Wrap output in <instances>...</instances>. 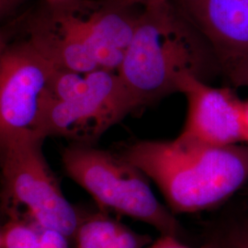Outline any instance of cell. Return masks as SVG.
<instances>
[{"label": "cell", "mask_w": 248, "mask_h": 248, "mask_svg": "<svg viewBox=\"0 0 248 248\" xmlns=\"http://www.w3.org/2000/svg\"><path fill=\"white\" fill-rule=\"evenodd\" d=\"M120 155L155 182L174 214L218 207L248 182V144L216 146L180 134L135 141Z\"/></svg>", "instance_id": "6da1fadb"}, {"label": "cell", "mask_w": 248, "mask_h": 248, "mask_svg": "<svg viewBox=\"0 0 248 248\" xmlns=\"http://www.w3.org/2000/svg\"><path fill=\"white\" fill-rule=\"evenodd\" d=\"M219 64L205 37L172 0H146L118 71L142 108L179 92L186 76L206 82Z\"/></svg>", "instance_id": "7a4b0ae2"}, {"label": "cell", "mask_w": 248, "mask_h": 248, "mask_svg": "<svg viewBox=\"0 0 248 248\" xmlns=\"http://www.w3.org/2000/svg\"><path fill=\"white\" fill-rule=\"evenodd\" d=\"M62 164L66 175L92 196L101 212L145 222L161 235L183 236L175 214L151 189L149 177L120 154L70 143L62 150Z\"/></svg>", "instance_id": "3957f363"}, {"label": "cell", "mask_w": 248, "mask_h": 248, "mask_svg": "<svg viewBox=\"0 0 248 248\" xmlns=\"http://www.w3.org/2000/svg\"><path fill=\"white\" fill-rule=\"evenodd\" d=\"M45 139L0 140L1 201L8 217L22 216L40 227L59 231L75 245L84 213L63 195L43 152Z\"/></svg>", "instance_id": "277c9868"}, {"label": "cell", "mask_w": 248, "mask_h": 248, "mask_svg": "<svg viewBox=\"0 0 248 248\" xmlns=\"http://www.w3.org/2000/svg\"><path fill=\"white\" fill-rule=\"evenodd\" d=\"M58 68L21 40L1 41L0 140L44 134Z\"/></svg>", "instance_id": "5b68a950"}, {"label": "cell", "mask_w": 248, "mask_h": 248, "mask_svg": "<svg viewBox=\"0 0 248 248\" xmlns=\"http://www.w3.org/2000/svg\"><path fill=\"white\" fill-rule=\"evenodd\" d=\"M138 108L119 71L100 67L87 72L70 95L50 102L44 134L95 145L109 128Z\"/></svg>", "instance_id": "8992f818"}, {"label": "cell", "mask_w": 248, "mask_h": 248, "mask_svg": "<svg viewBox=\"0 0 248 248\" xmlns=\"http://www.w3.org/2000/svg\"><path fill=\"white\" fill-rule=\"evenodd\" d=\"M179 92L187 103L183 136L226 146L245 142L243 104L228 89H216L193 76L180 81Z\"/></svg>", "instance_id": "52a82bcc"}, {"label": "cell", "mask_w": 248, "mask_h": 248, "mask_svg": "<svg viewBox=\"0 0 248 248\" xmlns=\"http://www.w3.org/2000/svg\"><path fill=\"white\" fill-rule=\"evenodd\" d=\"M68 7L101 68L119 70L144 4L122 0H75Z\"/></svg>", "instance_id": "ba28073f"}, {"label": "cell", "mask_w": 248, "mask_h": 248, "mask_svg": "<svg viewBox=\"0 0 248 248\" xmlns=\"http://www.w3.org/2000/svg\"><path fill=\"white\" fill-rule=\"evenodd\" d=\"M202 32L220 64L248 56V0H172Z\"/></svg>", "instance_id": "9c48e42d"}, {"label": "cell", "mask_w": 248, "mask_h": 248, "mask_svg": "<svg viewBox=\"0 0 248 248\" xmlns=\"http://www.w3.org/2000/svg\"><path fill=\"white\" fill-rule=\"evenodd\" d=\"M152 237L130 229L106 213L83 216L77 232L76 248H144Z\"/></svg>", "instance_id": "30bf717a"}, {"label": "cell", "mask_w": 248, "mask_h": 248, "mask_svg": "<svg viewBox=\"0 0 248 248\" xmlns=\"http://www.w3.org/2000/svg\"><path fill=\"white\" fill-rule=\"evenodd\" d=\"M0 248H42L39 225L26 217H8L1 228Z\"/></svg>", "instance_id": "8fae6325"}, {"label": "cell", "mask_w": 248, "mask_h": 248, "mask_svg": "<svg viewBox=\"0 0 248 248\" xmlns=\"http://www.w3.org/2000/svg\"><path fill=\"white\" fill-rule=\"evenodd\" d=\"M206 243L211 248H248V214L216 229Z\"/></svg>", "instance_id": "7c38bea8"}, {"label": "cell", "mask_w": 248, "mask_h": 248, "mask_svg": "<svg viewBox=\"0 0 248 248\" xmlns=\"http://www.w3.org/2000/svg\"><path fill=\"white\" fill-rule=\"evenodd\" d=\"M223 68L234 85L248 88V56L229 62Z\"/></svg>", "instance_id": "4fadbf2b"}, {"label": "cell", "mask_w": 248, "mask_h": 248, "mask_svg": "<svg viewBox=\"0 0 248 248\" xmlns=\"http://www.w3.org/2000/svg\"><path fill=\"white\" fill-rule=\"evenodd\" d=\"M40 240L42 248H71L72 242L67 236L50 228L40 227Z\"/></svg>", "instance_id": "5bb4252c"}, {"label": "cell", "mask_w": 248, "mask_h": 248, "mask_svg": "<svg viewBox=\"0 0 248 248\" xmlns=\"http://www.w3.org/2000/svg\"><path fill=\"white\" fill-rule=\"evenodd\" d=\"M144 248H189L181 242L180 238H177L171 235H161V237L155 242L152 243L149 246ZM211 248L210 246L205 242L201 248Z\"/></svg>", "instance_id": "9a60e30c"}, {"label": "cell", "mask_w": 248, "mask_h": 248, "mask_svg": "<svg viewBox=\"0 0 248 248\" xmlns=\"http://www.w3.org/2000/svg\"><path fill=\"white\" fill-rule=\"evenodd\" d=\"M26 0H0V18L2 20L14 18Z\"/></svg>", "instance_id": "2e32d148"}, {"label": "cell", "mask_w": 248, "mask_h": 248, "mask_svg": "<svg viewBox=\"0 0 248 248\" xmlns=\"http://www.w3.org/2000/svg\"><path fill=\"white\" fill-rule=\"evenodd\" d=\"M243 119H244V133L245 142L248 144V100L243 104Z\"/></svg>", "instance_id": "e0dca14e"}, {"label": "cell", "mask_w": 248, "mask_h": 248, "mask_svg": "<svg viewBox=\"0 0 248 248\" xmlns=\"http://www.w3.org/2000/svg\"><path fill=\"white\" fill-rule=\"evenodd\" d=\"M45 1L46 3H48V4L55 5V4H62V3H66V2L75 1V0H45Z\"/></svg>", "instance_id": "ac0fdd59"}, {"label": "cell", "mask_w": 248, "mask_h": 248, "mask_svg": "<svg viewBox=\"0 0 248 248\" xmlns=\"http://www.w3.org/2000/svg\"><path fill=\"white\" fill-rule=\"evenodd\" d=\"M128 3H136V4H143L146 0H124Z\"/></svg>", "instance_id": "d6986e66"}]
</instances>
